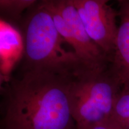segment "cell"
Returning <instances> with one entry per match:
<instances>
[{
	"instance_id": "cell-1",
	"label": "cell",
	"mask_w": 129,
	"mask_h": 129,
	"mask_svg": "<svg viewBox=\"0 0 129 129\" xmlns=\"http://www.w3.org/2000/svg\"><path fill=\"white\" fill-rule=\"evenodd\" d=\"M74 77L49 71H23L11 85L4 129H76L70 105Z\"/></svg>"
},
{
	"instance_id": "cell-2",
	"label": "cell",
	"mask_w": 129,
	"mask_h": 129,
	"mask_svg": "<svg viewBox=\"0 0 129 129\" xmlns=\"http://www.w3.org/2000/svg\"><path fill=\"white\" fill-rule=\"evenodd\" d=\"M24 41L23 71L45 70L75 76L88 69L65 43L53 16L41 1L25 13L21 20Z\"/></svg>"
},
{
	"instance_id": "cell-3",
	"label": "cell",
	"mask_w": 129,
	"mask_h": 129,
	"mask_svg": "<svg viewBox=\"0 0 129 129\" xmlns=\"http://www.w3.org/2000/svg\"><path fill=\"white\" fill-rule=\"evenodd\" d=\"M121 89L109 67L84 69L75 75L71 84L70 105L76 129H91L108 121Z\"/></svg>"
},
{
	"instance_id": "cell-4",
	"label": "cell",
	"mask_w": 129,
	"mask_h": 129,
	"mask_svg": "<svg viewBox=\"0 0 129 129\" xmlns=\"http://www.w3.org/2000/svg\"><path fill=\"white\" fill-rule=\"evenodd\" d=\"M60 36L87 68H108L109 58L90 38L71 0H44Z\"/></svg>"
},
{
	"instance_id": "cell-5",
	"label": "cell",
	"mask_w": 129,
	"mask_h": 129,
	"mask_svg": "<svg viewBox=\"0 0 129 129\" xmlns=\"http://www.w3.org/2000/svg\"><path fill=\"white\" fill-rule=\"evenodd\" d=\"M93 41L111 62L118 31L117 13L107 0H71Z\"/></svg>"
},
{
	"instance_id": "cell-6",
	"label": "cell",
	"mask_w": 129,
	"mask_h": 129,
	"mask_svg": "<svg viewBox=\"0 0 129 129\" xmlns=\"http://www.w3.org/2000/svg\"><path fill=\"white\" fill-rule=\"evenodd\" d=\"M118 4L120 22L109 68L121 88L129 90V0Z\"/></svg>"
},
{
	"instance_id": "cell-7",
	"label": "cell",
	"mask_w": 129,
	"mask_h": 129,
	"mask_svg": "<svg viewBox=\"0 0 129 129\" xmlns=\"http://www.w3.org/2000/svg\"><path fill=\"white\" fill-rule=\"evenodd\" d=\"M23 54L24 41L20 30L0 18V72L9 77Z\"/></svg>"
},
{
	"instance_id": "cell-8",
	"label": "cell",
	"mask_w": 129,
	"mask_h": 129,
	"mask_svg": "<svg viewBox=\"0 0 129 129\" xmlns=\"http://www.w3.org/2000/svg\"><path fill=\"white\" fill-rule=\"evenodd\" d=\"M129 119V90L121 88L114 102L108 121L118 129H122Z\"/></svg>"
},
{
	"instance_id": "cell-9",
	"label": "cell",
	"mask_w": 129,
	"mask_h": 129,
	"mask_svg": "<svg viewBox=\"0 0 129 129\" xmlns=\"http://www.w3.org/2000/svg\"><path fill=\"white\" fill-rule=\"evenodd\" d=\"M38 1L35 0H0V16L21 22L24 14Z\"/></svg>"
},
{
	"instance_id": "cell-10",
	"label": "cell",
	"mask_w": 129,
	"mask_h": 129,
	"mask_svg": "<svg viewBox=\"0 0 129 129\" xmlns=\"http://www.w3.org/2000/svg\"><path fill=\"white\" fill-rule=\"evenodd\" d=\"M91 129H118L114 127V125L111 124L109 121H106L102 123L97 124L93 126Z\"/></svg>"
},
{
	"instance_id": "cell-11",
	"label": "cell",
	"mask_w": 129,
	"mask_h": 129,
	"mask_svg": "<svg viewBox=\"0 0 129 129\" xmlns=\"http://www.w3.org/2000/svg\"><path fill=\"white\" fill-rule=\"evenodd\" d=\"M9 77H8L0 72V90L3 88V85L5 83L8 81Z\"/></svg>"
},
{
	"instance_id": "cell-12",
	"label": "cell",
	"mask_w": 129,
	"mask_h": 129,
	"mask_svg": "<svg viewBox=\"0 0 129 129\" xmlns=\"http://www.w3.org/2000/svg\"><path fill=\"white\" fill-rule=\"evenodd\" d=\"M122 129H129V119L126 122V123L125 124V125H124L123 128Z\"/></svg>"
}]
</instances>
